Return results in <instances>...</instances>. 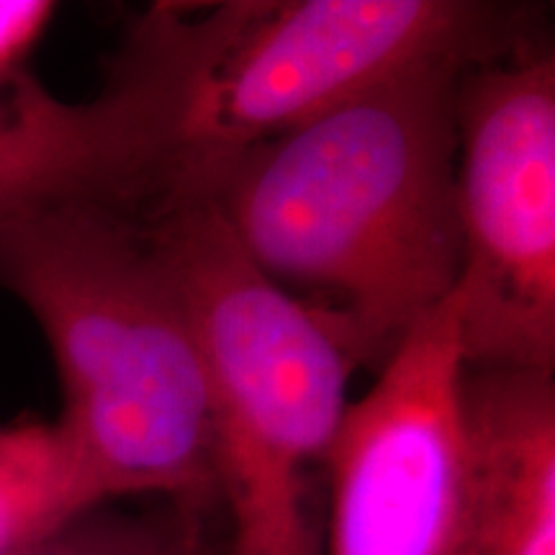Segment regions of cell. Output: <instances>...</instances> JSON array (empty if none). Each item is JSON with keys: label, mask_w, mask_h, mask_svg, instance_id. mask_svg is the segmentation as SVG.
Returning a JSON list of instances; mask_svg holds the SVG:
<instances>
[{"label": "cell", "mask_w": 555, "mask_h": 555, "mask_svg": "<svg viewBox=\"0 0 555 555\" xmlns=\"http://www.w3.org/2000/svg\"><path fill=\"white\" fill-rule=\"evenodd\" d=\"M453 301L422 319L350 401L330 450L324 555H455L463 504Z\"/></svg>", "instance_id": "obj_7"}, {"label": "cell", "mask_w": 555, "mask_h": 555, "mask_svg": "<svg viewBox=\"0 0 555 555\" xmlns=\"http://www.w3.org/2000/svg\"><path fill=\"white\" fill-rule=\"evenodd\" d=\"M196 330L227 555H324L314 478L347 414L352 360L262 275L206 196L144 211Z\"/></svg>", "instance_id": "obj_3"}, {"label": "cell", "mask_w": 555, "mask_h": 555, "mask_svg": "<svg viewBox=\"0 0 555 555\" xmlns=\"http://www.w3.org/2000/svg\"><path fill=\"white\" fill-rule=\"evenodd\" d=\"M0 286L62 384L57 425L101 496L217 504L204 356L144 211L65 204L0 229Z\"/></svg>", "instance_id": "obj_2"}, {"label": "cell", "mask_w": 555, "mask_h": 555, "mask_svg": "<svg viewBox=\"0 0 555 555\" xmlns=\"http://www.w3.org/2000/svg\"><path fill=\"white\" fill-rule=\"evenodd\" d=\"M466 69L388 80L240 152L196 193L356 367L384 365L453 296L455 88Z\"/></svg>", "instance_id": "obj_1"}, {"label": "cell", "mask_w": 555, "mask_h": 555, "mask_svg": "<svg viewBox=\"0 0 555 555\" xmlns=\"http://www.w3.org/2000/svg\"><path fill=\"white\" fill-rule=\"evenodd\" d=\"M463 470L455 555H555V380L540 371L461 378Z\"/></svg>", "instance_id": "obj_8"}, {"label": "cell", "mask_w": 555, "mask_h": 555, "mask_svg": "<svg viewBox=\"0 0 555 555\" xmlns=\"http://www.w3.org/2000/svg\"><path fill=\"white\" fill-rule=\"evenodd\" d=\"M457 345L474 371L555 367V54L545 39L455 88Z\"/></svg>", "instance_id": "obj_5"}, {"label": "cell", "mask_w": 555, "mask_h": 555, "mask_svg": "<svg viewBox=\"0 0 555 555\" xmlns=\"http://www.w3.org/2000/svg\"><path fill=\"white\" fill-rule=\"evenodd\" d=\"M172 555H219V547H214L211 538H208L206 532V517L193 525L189 538L183 540V545H180Z\"/></svg>", "instance_id": "obj_12"}, {"label": "cell", "mask_w": 555, "mask_h": 555, "mask_svg": "<svg viewBox=\"0 0 555 555\" xmlns=\"http://www.w3.org/2000/svg\"><path fill=\"white\" fill-rule=\"evenodd\" d=\"M545 39L527 5L481 0H232L193 88L165 198L196 196L253 144L429 65H481Z\"/></svg>", "instance_id": "obj_4"}, {"label": "cell", "mask_w": 555, "mask_h": 555, "mask_svg": "<svg viewBox=\"0 0 555 555\" xmlns=\"http://www.w3.org/2000/svg\"><path fill=\"white\" fill-rule=\"evenodd\" d=\"M204 39L191 11L137 18L88 103L50 93L29 67L0 80V229L65 204L155 206L180 157Z\"/></svg>", "instance_id": "obj_6"}, {"label": "cell", "mask_w": 555, "mask_h": 555, "mask_svg": "<svg viewBox=\"0 0 555 555\" xmlns=\"http://www.w3.org/2000/svg\"><path fill=\"white\" fill-rule=\"evenodd\" d=\"M108 504L57 422L0 425V555Z\"/></svg>", "instance_id": "obj_9"}, {"label": "cell", "mask_w": 555, "mask_h": 555, "mask_svg": "<svg viewBox=\"0 0 555 555\" xmlns=\"http://www.w3.org/2000/svg\"><path fill=\"white\" fill-rule=\"evenodd\" d=\"M54 11L50 0H0V80L26 67Z\"/></svg>", "instance_id": "obj_11"}, {"label": "cell", "mask_w": 555, "mask_h": 555, "mask_svg": "<svg viewBox=\"0 0 555 555\" xmlns=\"http://www.w3.org/2000/svg\"><path fill=\"white\" fill-rule=\"evenodd\" d=\"M206 509L165 502L147 515L95 506L13 555H172Z\"/></svg>", "instance_id": "obj_10"}]
</instances>
